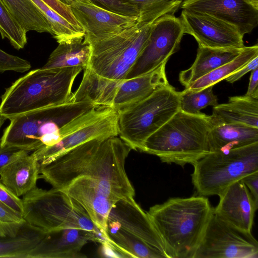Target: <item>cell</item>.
<instances>
[{"mask_svg": "<svg viewBox=\"0 0 258 258\" xmlns=\"http://www.w3.org/2000/svg\"><path fill=\"white\" fill-rule=\"evenodd\" d=\"M131 150L117 136L95 139L40 164L39 177L59 190L76 179L86 177L94 180L115 202L134 198L135 189L125 170Z\"/></svg>", "mask_w": 258, "mask_h": 258, "instance_id": "obj_1", "label": "cell"}, {"mask_svg": "<svg viewBox=\"0 0 258 258\" xmlns=\"http://www.w3.org/2000/svg\"><path fill=\"white\" fill-rule=\"evenodd\" d=\"M212 210L209 199L198 195L170 198L147 212L169 258H193Z\"/></svg>", "mask_w": 258, "mask_h": 258, "instance_id": "obj_2", "label": "cell"}, {"mask_svg": "<svg viewBox=\"0 0 258 258\" xmlns=\"http://www.w3.org/2000/svg\"><path fill=\"white\" fill-rule=\"evenodd\" d=\"M81 67L31 71L16 80L2 96L0 116L11 118L72 101L74 82Z\"/></svg>", "mask_w": 258, "mask_h": 258, "instance_id": "obj_3", "label": "cell"}, {"mask_svg": "<svg viewBox=\"0 0 258 258\" xmlns=\"http://www.w3.org/2000/svg\"><path fill=\"white\" fill-rule=\"evenodd\" d=\"M213 127L210 115L179 109L147 139L143 152L168 164L193 165L211 152L209 135Z\"/></svg>", "mask_w": 258, "mask_h": 258, "instance_id": "obj_4", "label": "cell"}, {"mask_svg": "<svg viewBox=\"0 0 258 258\" xmlns=\"http://www.w3.org/2000/svg\"><path fill=\"white\" fill-rule=\"evenodd\" d=\"M104 237L122 257L169 258L147 212L133 197L121 199L112 207Z\"/></svg>", "mask_w": 258, "mask_h": 258, "instance_id": "obj_5", "label": "cell"}, {"mask_svg": "<svg viewBox=\"0 0 258 258\" xmlns=\"http://www.w3.org/2000/svg\"><path fill=\"white\" fill-rule=\"evenodd\" d=\"M152 24H137L116 32L91 38L85 35L91 47L85 69L119 86L147 44Z\"/></svg>", "mask_w": 258, "mask_h": 258, "instance_id": "obj_6", "label": "cell"}, {"mask_svg": "<svg viewBox=\"0 0 258 258\" xmlns=\"http://www.w3.org/2000/svg\"><path fill=\"white\" fill-rule=\"evenodd\" d=\"M23 218L44 233L80 229L105 239L85 210L64 192L37 186L23 196Z\"/></svg>", "mask_w": 258, "mask_h": 258, "instance_id": "obj_7", "label": "cell"}, {"mask_svg": "<svg viewBox=\"0 0 258 258\" xmlns=\"http://www.w3.org/2000/svg\"><path fill=\"white\" fill-rule=\"evenodd\" d=\"M97 106L89 102H71L14 117L4 132L0 148L34 151L41 147L46 136L59 132L67 123Z\"/></svg>", "mask_w": 258, "mask_h": 258, "instance_id": "obj_8", "label": "cell"}, {"mask_svg": "<svg viewBox=\"0 0 258 258\" xmlns=\"http://www.w3.org/2000/svg\"><path fill=\"white\" fill-rule=\"evenodd\" d=\"M193 166L191 180L198 195L219 196L234 182L258 171V142L211 152Z\"/></svg>", "mask_w": 258, "mask_h": 258, "instance_id": "obj_9", "label": "cell"}, {"mask_svg": "<svg viewBox=\"0 0 258 258\" xmlns=\"http://www.w3.org/2000/svg\"><path fill=\"white\" fill-rule=\"evenodd\" d=\"M180 109L179 92L170 84L117 112L119 138L132 150L143 152L147 139Z\"/></svg>", "mask_w": 258, "mask_h": 258, "instance_id": "obj_10", "label": "cell"}, {"mask_svg": "<svg viewBox=\"0 0 258 258\" xmlns=\"http://www.w3.org/2000/svg\"><path fill=\"white\" fill-rule=\"evenodd\" d=\"M258 242L251 232L228 224L213 212L193 258H257Z\"/></svg>", "mask_w": 258, "mask_h": 258, "instance_id": "obj_11", "label": "cell"}, {"mask_svg": "<svg viewBox=\"0 0 258 258\" xmlns=\"http://www.w3.org/2000/svg\"><path fill=\"white\" fill-rule=\"evenodd\" d=\"M184 33L179 18L166 15L151 24L147 44L125 79L148 74L164 63L177 52Z\"/></svg>", "mask_w": 258, "mask_h": 258, "instance_id": "obj_12", "label": "cell"}, {"mask_svg": "<svg viewBox=\"0 0 258 258\" xmlns=\"http://www.w3.org/2000/svg\"><path fill=\"white\" fill-rule=\"evenodd\" d=\"M184 34L192 36L199 46L242 48L243 35L233 25L206 13L182 10L179 17Z\"/></svg>", "mask_w": 258, "mask_h": 258, "instance_id": "obj_13", "label": "cell"}, {"mask_svg": "<svg viewBox=\"0 0 258 258\" xmlns=\"http://www.w3.org/2000/svg\"><path fill=\"white\" fill-rule=\"evenodd\" d=\"M69 6L88 38L116 32L138 23V16L114 12L91 0H75Z\"/></svg>", "mask_w": 258, "mask_h": 258, "instance_id": "obj_14", "label": "cell"}, {"mask_svg": "<svg viewBox=\"0 0 258 258\" xmlns=\"http://www.w3.org/2000/svg\"><path fill=\"white\" fill-rule=\"evenodd\" d=\"M180 8L206 13L230 23L243 36L258 24V10L244 0H183Z\"/></svg>", "mask_w": 258, "mask_h": 258, "instance_id": "obj_15", "label": "cell"}, {"mask_svg": "<svg viewBox=\"0 0 258 258\" xmlns=\"http://www.w3.org/2000/svg\"><path fill=\"white\" fill-rule=\"evenodd\" d=\"M89 241L106 242L104 238L92 232L72 228L45 233L38 244L30 251L28 258H80L86 257L81 252Z\"/></svg>", "mask_w": 258, "mask_h": 258, "instance_id": "obj_16", "label": "cell"}, {"mask_svg": "<svg viewBox=\"0 0 258 258\" xmlns=\"http://www.w3.org/2000/svg\"><path fill=\"white\" fill-rule=\"evenodd\" d=\"M213 213L228 224L251 232L257 204L241 180L234 182L219 196Z\"/></svg>", "mask_w": 258, "mask_h": 258, "instance_id": "obj_17", "label": "cell"}, {"mask_svg": "<svg viewBox=\"0 0 258 258\" xmlns=\"http://www.w3.org/2000/svg\"><path fill=\"white\" fill-rule=\"evenodd\" d=\"M118 135L117 112L85 125L63 138L56 144L40 148L31 154L40 164H45L68 150L95 139H106Z\"/></svg>", "mask_w": 258, "mask_h": 258, "instance_id": "obj_18", "label": "cell"}, {"mask_svg": "<svg viewBox=\"0 0 258 258\" xmlns=\"http://www.w3.org/2000/svg\"><path fill=\"white\" fill-rule=\"evenodd\" d=\"M60 190L77 202L85 210L105 238L107 218L116 202L109 198L93 180L86 177L72 181Z\"/></svg>", "mask_w": 258, "mask_h": 258, "instance_id": "obj_19", "label": "cell"}, {"mask_svg": "<svg viewBox=\"0 0 258 258\" xmlns=\"http://www.w3.org/2000/svg\"><path fill=\"white\" fill-rule=\"evenodd\" d=\"M166 64L148 74L124 80L117 88L111 108L116 112L125 109L146 98L158 89L169 85Z\"/></svg>", "mask_w": 258, "mask_h": 258, "instance_id": "obj_20", "label": "cell"}, {"mask_svg": "<svg viewBox=\"0 0 258 258\" xmlns=\"http://www.w3.org/2000/svg\"><path fill=\"white\" fill-rule=\"evenodd\" d=\"M27 151L12 160L0 170V179L20 197L33 189L39 178L40 163Z\"/></svg>", "mask_w": 258, "mask_h": 258, "instance_id": "obj_21", "label": "cell"}, {"mask_svg": "<svg viewBox=\"0 0 258 258\" xmlns=\"http://www.w3.org/2000/svg\"><path fill=\"white\" fill-rule=\"evenodd\" d=\"M210 117L213 127L236 123L258 127V97H230L227 103L213 107Z\"/></svg>", "mask_w": 258, "mask_h": 258, "instance_id": "obj_22", "label": "cell"}, {"mask_svg": "<svg viewBox=\"0 0 258 258\" xmlns=\"http://www.w3.org/2000/svg\"><path fill=\"white\" fill-rule=\"evenodd\" d=\"M243 47L211 48L199 46L195 60L191 66L180 73L179 82L186 87L199 78L234 59Z\"/></svg>", "mask_w": 258, "mask_h": 258, "instance_id": "obj_23", "label": "cell"}, {"mask_svg": "<svg viewBox=\"0 0 258 258\" xmlns=\"http://www.w3.org/2000/svg\"><path fill=\"white\" fill-rule=\"evenodd\" d=\"M58 43L42 69L79 67L84 70L87 67L91 47L85 34Z\"/></svg>", "mask_w": 258, "mask_h": 258, "instance_id": "obj_24", "label": "cell"}, {"mask_svg": "<svg viewBox=\"0 0 258 258\" xmlns=\"http://www.w3.org/2000/svg\"><path fill=\"white\" fill-rule=\"evenodd\" d=\"M258 142V127L230 123L214 126L209 135L211 152L225 151Z\"/></svg>", "mask_w": 258, "mask_h": 258, "instance_id": "obj_25", "label": "cell"}, {"mask_svg": "<svg viewBox=\"0 0 258 258\" xmlns=\"http://www.w3.org/2000/svg\"><path fill=\"white\" fill-rule=\"evenodd\" d=\"M44 234L40 229L26 222L14 236L5 235L0 231V257L28 258L30 251Z\"/></svg>", "mask_w": 258, "mask_h": 258, "instance_id": "obj_26", "label": "cell"}, {"mask_svg": "<svg viewBox=\"0 0 258 258\" xmlns=\"http://www.w3.org/2000/svg\"><path fill=\"white\" fill-rule=\"evenodd\" d=\"M16 21L27 32L34 31L52 35L44 15L32 0H1Z\"/></svg>", "mask_w": 258, "mask_h": 258, "instance_id": "obj_27", "label": "cell"}, {"mask_svg": "<svg viewBox=\"0 0 258 258\" xmlns=\"http://www.w3.org/2000/svg\"><path fill=\"white\" fill-rule=\"evenodd\" d=\"M256 56H258L257 44L244 46L240 53L234 59L199 78L185 88L198 91L214 86L241 68Z\"/></svg>", "mask_w": 258, "mask_h": 258, "instance_id": "obj_28", "label": "cell"}, {"mask_svg": "<svg viewBox=\"0 0 258 258\" xmlns=\"http://www.w3.org/2000/svg\"><path fill=\"white\" fill-rule=\"evenodd\" d=\"M135 6L139 11L138 24L153 23L166 15H174L183 0H120Z\"/></svg>", "mask_w": 258, "mask_h": 258, "instance_id": "obj_29", "label": "cell"}, {"mask_svg": "<svg viewBox=\"0 0 258 258\" xmlns=\"http://www.w3.org/2000/svg\"><path fill=\"white\" fill-rule=\"evenodd\" d=\"M40 9L49 22L52 36L58 43L85 35L83 29L79 28L57 14L42 0H32Z\"/></svg>", "mask_w": 258, "mask_h": 258, "instance_id": "obj_30", "label": "cell"}, {"mask_svg": "<svg viewBox=\"0 0 258 258\" xmlns=\"http://www.w3.org/2000/svg\"><path fill=\"white\" fill-rule=\"evenodd\" d=\"M213 87L211 86L198 91L185 88L179 92L180 109L187 113L198 114L208 106L217 105L218 99L213 93Z\"/></svg>", "mask_w": 258, "mask_h": 258, "instance_id": "obj_31", "label": "cell"}, {"mask_svg": "<svg viewBox=\"0 0 258 258\" xmlns=\"http://www.w3.org/2000/svg\"><path fill=\"white\" fill-rule=\"evenodd\" d=\"M27 31L21 26L0 0V34L16 49L23 48L27 43Z\"/></svg>", "mask_w": 258, "mask_h": 258, "instance_id": "obj_32", "label": "cell"}, {"mask_svg": "<svg viewBox=\"0 0 258 258\" xmlns=\"http://www.w3.org/2000/svg\"><path fill=\"white\" fill-rule=\"evenodd\" d=\"M25 222L21 214L0 201V230L4 234L16 235Z\"/></svg>", "mask_w": 258, "mask_h": 258, "instance_id": "obj_33", "label": "cell"}, {"mask_svg": "<svg viewBox=\"0 0 258 258\" xmlns=\"http://www.w3.org/2000/svg\"><path fill=\"white\" fill-rule=\"evenodd\" d=\"M30 68L31 64L27 60L8 53L0 48V73L9 71L23 73Z\"/></svg>", "mask_w": 258, "mask_h": 258, "instance_id": "obj_34", "label": "cell"}, {"mask_svg": "<svg viewBox=\"0 0 258 258\" xmlns=\"http://www.w3.org/2000/svg\"><path fill=\"white\" fill-rule=\"evenodd\" d=\"M96 4L110 11L130 16H138L139 11L134 5L120 0H91Z\"/></svg>", "mask_w": 258, "mask_h": 258, "instance_id": "obj_35", "label": "cell"}, {"mask_svg": "<svg viewBox=\"0 0 258 258\" xmlns=\"http://www.w3.org/2000/svg\"><path fill=\"white\" fill-rule=\"evenodd\" d=\"M0 201L22 216L23 213L22 200L15 195L4 185L1 179Z\"/></svg>", "mask_w": 258, "mask_h": 258, "instance_id": "obj_36", "label": "cell"}, {"mask_svg": "<svg viewBox=\"0 0 258 258\" xmlns=\"http://www.w3.org/2000/svg\"><path fill=\"white\" fill-rule=\"evenodd\" d=\"M42 1L70 23L79 28L83 29L73 14L69 5L59 0Z\"/></svg>", "mask_w": 258, "mask_h": 258, "instance_id": "obj_37", "label": "cell"}, {"mask_svg": "<svg viewBox=\"0 0 258 258\" xmlns=\"http://www.w3.org/2000/svg\"><path fill=\"white\" fill-rule=\"evenodd\" d=\"M27 151L12 147L0 148V170L8 163Z\"/></svg>", "mask_w": 258, "mask_h": 258, "instance_id": "obj_38", "label": "cell"}, {"mask_svg": "<svg viewBox=\"0 0 258 258\" xmlns=\"http://www.w3.org/2000/svg\"><path fill=\"white\" fill-rule=\"evenodd\" d=\"M258 67V56H256L241 68L233 73L225 80L230 83H233L239 80L245 74Z\"/></svg>", "mask_w": 258, "mask_h": 258, "instance_id": "obj_39", "label": "cell"}, {"mask_svg": "<svg viewBox=\"0 0 258 258\" xmlns=\"http://www.w3.org/2000/svg\"><path fill=\"white\" fill-rule=\"evenodd\" d=\"M241 180L249 190L255 202L258 204V171L249 174Z\"/></svg>", "mask_w": 258, "mask_h": 258, "instance_id": "obj_40", "label": "cell"}, {"mask_svg": "<svg viewBox=\"0 0 258 258\" xmlns=\"http://www.w3.org/2000/svg\"><path fill=\"white\" fill-rule=\"evenodd\" d=\"M246 95L258 97V67L251 71V75Z\"/></svg>", "mask_w": 258, "mask_h": 258, "instance_id": "obj_41", "label": "cell"}, {"mask_svg": "<svg viewBox=\"0 0 258 258\" xmlns=\"http://www.w3.org/2000/svg\"><path fill=\"white\" fill-rule=\"evenodd\" d=\"M255 9L258 10V0H244Z\"/></svg>", "mask_w": 258, "mask_h": 258, "instance_id": "obj_42", "label": "cell"}, {"mask_svg": "<svg viewBox=\"0 0 258 258\" xmlns=\"http://www.w3.org/2000/svg\"><path fill=\"white\" fill-rule=\"evenodd\" d=\"M7 119L4 117L0 116V129Z\"/></svg>", "mask_w": 258, "mask_h": 258, "instance_id": "obj_43", "label": "cell"}, {"mask_svg": "<svg viewBox=\"0 0 258 258\" xmlns=\"http://www.w3.org/2000/svg\"><path fill=\"white\" fill-rule=\"evenodd\" d=\"M59 1L67 5H70L75 0H59Z\"/></svg>", "mask_w": 258, "mask_h": 258, "instance_id": "obj_44", "label": "cell"}, {"mask_svg": "<svg viewBox=\"0 0 258 258\" xmlns=\"http://www.w3.org/2000/svg\"><path fill=\"white\" fill-rule=\"evenodd\" d=\"M0 143H1V140H0Z\"/></svg>", "mask_w": 258, "mask_h": 258, "instance_id": "obj_45", "label": "cell"}]
</instances>
